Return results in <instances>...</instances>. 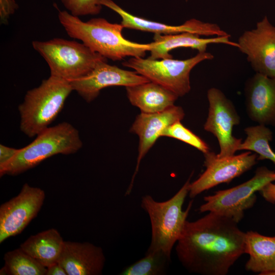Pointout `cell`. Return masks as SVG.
I'll return each mask as SVG.
<instances>
[{
    "mask_svg": "<svg viewBox=\"0 0 275 275\" xmlns=\"http://www.w3.org/2000/svg\"><path fill=\"white\" fill-rule=\"evenodd\" d=\"M237 222L213 212L186 222L175 247L177 258L189 272L226 275L245 254V233Z\"/></svg>",
    "mask_w": 275,
    "mask_h": 275,
    "instance_id": "6da1fadb",
    "label": "cell"
},
{
    "mask_svg": "<svg viewBox=\"0 0 275 275\" xmlns=\"http://www.w3.org/2000/svg\"><path fill=\"white\" fill-rule=\"evenodd\" d=\"M58 18L69 37L80 40L92 51L113 61L127 57L144 58L151 45L141 44L125 39L123 26L103 18L83 21L67 11H59Z\"/></svg>",
    "mask_w": 275,
    "mask_h": 275,
    "instance_id": "7a4b0ae2",
    "label": "cell"
},
{
    "mask_svg": "<svg viewBox=\"0 0 275 275\" xmlns=\"http://www.w3.org/2000/svg\"><path fill=\"white\" fill-rule=\"evenodd\" d=\"M192 175L193 173L176 194L167 201L158 202L148 195L142 197L141 206L148 214L151 226V242L146 253L162 252L171 257L192 207L193 200L185 210H182Z\"/></svg>",
    "mask_w": 275,
    "mask_h": 275,
    "instance_id": "3957f363",
    "label": "cell"
},
{
    "mask_svg": "<svg viewBox=\"0 0 275 275\" xmlns=\"http://www.w3.org/2000/svg\"><path fill=\"white\" fill-rule=\"evenodd\" d=\"M73 91L70 81L51 75L29 90L18 107L21 131L33 138L49 127Z\"/></svg>",
    "mask_w": 275,
    "mask_h": 275,
    "instance_id": "277c9868",
    "label": "cell"
},
{
    "mask_svg": "<svg viewBox=\"0 0 275 275\" xmlns=\"http://www.w3.org/2000/svg\"><path fill=\"white\" fill-rule=\"evenodd\" d=\"M36 136L32 143L19 149L13 158L0 170L1 177L19 175L50 157L74 154L82 146L78 131L67 122L48 127Z\"/></svg>",
    "mask_w": 275,
    "mask_h": 275,
    "instance_id": "5b68a950",
    "label": "cell"
},
{
    "mask_svg": "<svg viewBox=\"0 0 275 275\" xmlns=\"http://www.w3.org/2000/svg\"><path fill=\"white\" fill-rule=\"evenodd\" d=\"M32 46L47 63L50 75L69 81L86 76L99 62L107 61L84 43L63 38L34 41Z\"/></svg>",
    "mask_w": 275,
    "mask_h": 275,
    "instance_id": "8992f818",
    "label": "cell"
},
{
    "mask_svg": "<svg viewBox=\"0 0 275 275\" xmlns=\"http://www.w3.org/2000/svg\"><path fill=\"white\" fill-rule=\"evenodd\" d=\"M209 52H199L196 56L183 60L172 58L153 60L131 57L123 65L132 68L150 81L171 91L178 97L188 93L191 89L190 73L200 63L213 59Z\"/></svg>",
    "mask_w": 275,
    "mask_h": 275,
    "instance_id": "52a82bcc",
    "label": "cell"
},
{
    "mask_svg": "<svg viewBox=\"0 0 275 275\" xmlns=\"http://www.w3.org/2000/svg\"><path fill=\"white\" fill-rule=\"evenodd\" d=\"M275 181V172L265 166L258 167L250 180L232 188L220 190L204 198L205 203L199 208L200 213L213 212L239 223L244 211L256 201L255 193Z\"/></svg>",
    "mask_w": 275,
    "mask_h": 275,
    "instance_id": "ba28073f",
    "label": "cell"
},
{
    "mask_svg": "<svg viewBox=\"0 0 275 275\" xmlns=\"http://www.w3.org/2000/svg\"><path fill=\"white\" fill-rule=\"evenodd\" d=\"M209 112L204 125L205 130L212 133L217 139L220 151L217 156L219 158L235 155L242 143L232 134L233 127L240 123L235 107L219 89L211 88L207 91Z\"/></svg>",
    "mask_w": 275,
    "mask_h": 275,
    "instance_id": "9c48e42d",
    "label": "cell"
},
{
    "mask_svg": "<svg viewBox=\"0 0 275 275\" xmlns=\"http://www.w3.org/2000/svg\"><path fill=\"white\" fill-rule=\"evenodd\" d=\"M204 155L206 170L189 186L188 196L192 199L219 184L229 183L251 169L258 160V155L251 151L224 158L210 151Z\"/></svg>",
    "mask_w": 275,
    "mask_h": 275,
    "instance_id": "30bf717a",
    "label": "cell"
},
{
    "mask_svg": "<svg viewBox=\"0 0 275 275\" xmlns=\"http://www.w3.org/2000/svg\"><path fill=\"white\" fill-rule=\"evenodd\" d=\"M45 197L44 191L24 183L19 193L0 206V243L26 228L40 211Z\"/></svg>",
    "mask_w": 275,
    "mask_h": 275,
    "instance_id": "8fae6325",
    "label": "cell"
},
{
    "mask_svg": "<svg viewBox=\"0 0 275 275\" xmlns=\"http://www.w3.org/2000/svg\"><path fill=\"white\" fill-rule=\"evenodd\" d=\"M237 48L256 73L275 77V26L266 16L239 37Z\"/></svg>",
    "mask_w": 275,
    "mask_h": 275,
    "instance_id": "7c38bea8",
    "label": "cell"
},
{
    "mask_svg": "<svg viewBox=\"0 0 275 275\" xmlns=\"http://www.w3.org/2000/svg\"><path fill=\"white\" fill-rule=\"evenodd\" d=\"M150 81L135 71H129L99 62L86 76L70 81L75 91L86 102H90L98 97L104 88L111 86H135Z\"/></svg>",
    "mask_w": 275,
    "mask_h": 275,
    "instance_id": "4fadbf2b",
    "label": "cell"
},
{
    "mask_svg": "<svg viewBox=\"0 0 275 275\" xmlns=\"http://www.w3.org/2000/svg\"><path fill=\"white\" fill-rule=\"evenodd\" d=\"M185 114L179 106L173 105L160 112L142 113L138 115L132 124L130 131L139 138V145L136 165L131 182L125 196L131 193L135 177L139 171L141 161L157 140L161 136L162 131L174 123L181 121Z\"/></svg>",
    "mask_w": 275,
    "mask_h": 275,
    "instance_id": "5bb4252c",
    "label": "cell"
},
{
    "mask_svg": "<svg viewBox=\"0 0 275 275\" xmlns=\"http://www.w3.org/2000/svg\"><path fill=\"white\" fill-rule=\"evenodd\" d=\"M101 6L115 11L121 17V24L124 28L134 29L154 33L169 35L182 33H191L200 36H230L216 24L205 22L191 18L179 25H170L161 22L147 20L134 16L116 4L112 0H98Z\"/></svg>",
    "mask_w": 275,
    "mask_h": 275,
    "instance_id": "9a60e30c",
    "label": "cell"
},
{
    "mask_svg": "<svg viewBox=\"0 0 275 275\" xmlns=\"http://www.w3.org/2000/svg\"><path fill=\"white\" fill-rule=\"evenodd\" d=\"M244 94L249 118L258 124L275 126V77L256 73L246 81Z\"/></svg>",
    "mask_w": 275,
    "mask_h": 275,
    "instance_id": "2e32d148",
    "label": "cell"
},
{
    "mask_svg": "<svg viewBox=\"0 0 275 275\" xmlns=\"http://www.w3.org/2000/svg\"><path fill=\"white\" fill-rule=\"evenodd\" d=\"M58 262L67 275H100L105 257L102 248L91 243L64 241Z\"/></svg>",
    "mask_w": 275,
    "mask_h": 275,
    "instance_id": "e0dca14e",
    "label": "cell"
},
{
    "mask_svg": "<svg viewBox=\"0 0 275 275\" xmlns=\"http://www.w3.org/2000/svg\"><path fill=\"white\" fill-rule=\"evenodd\" d=\"M201 36L191 33H182L175 34H154V41L150 43L149 58L153 60L172 58L170 52L180 47L191 48L199 52H205L210 44H224L238 47L237 42L230 40V36H215L203 38Z\"/></svg>",
    "mask_w": 275,
    "mask_h": 275,
    "instance_id": "ac0fdd59",
    "label": "cell"
},
{
    "mask_svg": "<svg viewBox=\"0 0 275 275\" xmlns=\"http://www.w3.org/2000/svg\"><path fill=\"white\" fill-rule=\"evenodd\" d=\"M126 90L131 104L144 113L163 111L174 105L179 97L171 91L151 81L126 87Z\"/></svg>",
    "mask_w": 275,
    "mask_h": 275,
    "instance_id": "d6986e66",
    "label": "cell"
},
{
    "mask_svg": "<svg viewBox=\"0 0 275 275\" xmlns=\"http://www.w3.org/2000/svg\"><path fill=\"white\" fill-rule=\"evenodd\" d=\"M245 254L249 255L245 268L259 274L275 275V236L253 231L245 233Z\"/></svg>",
    "mask_w": 275,
    "mask_h": 275,
    "instance_id": "ffe728a7",
    "label": "cell"
},
{
    "mask_svg": "<svg viewBox=\"0 0 275 275\" xmlns=\"http://www.w3.org/2000/svg\"><path fill=\"white\" fill-rule=\"evenodd\" d=\"M64 242L59 231L51 228L30 236L20 247L47 268L58 262Z\"/></svg>",
    "mask_w": 275,
    "mask_h": 275,
    "instance_id": "44dd1931",
    "label": "cell"
},
{
    "mask_svg": "<svg viewBox=\"0 0 275 275\" xmlns=\"http://www.w3.org/2000/svg\"><path fill=\"white\" fill-rule=\"evenodd\" d=\"M5 265L0 274L46 275V267L41 265L20 247L7 252Z\"/></svg>",
    "mask_w": 275,
    "mask_h": 275,
    "instance_id": "7402d4cb",
    "label": "cell"
},
{
    "mask_svg": "<svg viewBox=\"0 0 275 275\" xmlns=\"http://www.w3.org/2000/svg\"><path fill=\"white\" fill-rule=\"evenodd\" d=\"M246 138L240 145L238 150H246L255 152L257 160L268 159L275 164V152L269 143L272 140V132L266 126L258 124L244 129Z\"/></svg>",
    "mask_w": 275,
    "mask_h": 275,
    "instance_id": "603a6c76",
    "label": "cell"
},
{
    "mask_svg": "<svg viewBox=\"0 0 275 275\" xmlns=\"http://www.w3.org/2000/svg\"><path fill=\"white\" fill-rule=\"evenodd\" d=\"M171 257L162 252L145 253V256L124 268L120 275H163L167 273Z\"/></svg>",
    "mask_w": 275,
    "mask_h": 275,
    "instance_id": "cb8c5ba5",
    "label": "cell"
},
{
    "mask_svg": "<svg viewBox=\"0 0 275 275\" xmlns=\"http://www.w3.org/2000/svg\"><path fill=\"white\" fill-rule=\"evenodd\" d=\"M161 136L174 138L184 142L205 154L210 150L208 145L201 138L185 127L181 121L176 122L166 128Z\"/></svg>",
    "mask_w": 275,
    "mask_h": 275,
    "instance_id": "d4e9b609",
    "label": "cell"
},
{
    "mask_svg": "<svg viewBox=\"0 0 275 275\" xmlns=\"http://www.w3.org/2000/svg\"><path fill=\"white\" fill-rule=\"evenodd\" d=\"M65 8L73 15L79 17L99 14L102 7L98 0H60Z\"/></svg>",
    "mask_w": 275,
    "mask_h": 275,
    "instance_id": "484cf974",
    "label": "cell"
},
{
    "mask_svg": "<svg viewBox=\"0 0 275 275\" xmlns=\"http://www.w3.org/2000/svg\"><path fill=\"white\" fill-rule=\"evenodd\" d=\"M18 7L14 0H0V16L3 22H7L9 16L13 14Z\"/></svg>",
    "mask_w": 275,
    "mask_h": 275,
    "instance_id": "4316f807",
    "label": "cell"
},
{
    "mask_svg": "<svg viewBox=\"0 0 275 275\" xmlns=\"http://www.w3.org/2000/svg\"><path fill=\"white\" fill-rule=\"evenodd\" d=\"M19 149L0 145V170L3 169L16 155Z\"/></svg>",
    "mask_w": 275,
    "mask_h": 275,
    "instance_id": "83f0119b",
    "label": "cell"
},
{
    "mask_svg": "<svg viewBox=\"0 0 275 275\" xmlns=\"http://www.w3.org/2000/svg\"><path fill=\"white\" fill-rule=\"evenodd\" d=\"M259 192L266 201L275 204V184L272 182L266 184Z\"/></svg>",
    "mask_w": 275,
    "mask_h": 275,
    "instance_id": "f1b7e54d",
    "label": "cell"
},
{
    "mask_svg": "<svg viewBox=\"0 0 275 275\" xmlns=\"http://www.w3.org/2000/svg\"><path fill=\"white\" fill-rule=\"evenodd\" d=\"M46 275H67L65 269L57 262L46 268Z\"/></svg>",
    "mask_w": 275,
    "mask_h": 275,
    "instance_id": "f546056e",
    "label": "cell"
},
{
    "mask_svg": "<svg viewBox=\"0 0 275 275\" xmlns=\"http://www.w3.org/2000/svg\"><path fill=\"white\" fill-rule=\"evenodd\" d=\"M188 0H186V1H187Z\"/></svg>",
    "mask_w": 275,
    "mask_h": 275,
    "instance_id": "4dcf8cb0",
    "label": "cell"
}]
</instances>
